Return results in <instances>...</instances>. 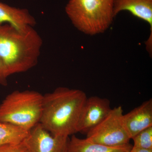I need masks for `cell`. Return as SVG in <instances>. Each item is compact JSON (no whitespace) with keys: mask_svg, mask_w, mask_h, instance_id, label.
<instances>
[{"mask_svg":"<svg viewBox=\"0 0 152 152\" xmlns=\"http://www.w3.org/2000/svg\"><path fill=\"white\" fill-rule=\"evenodd\" d=\"M87 98L83 91L66 87L43 95L39 123L54 135H74L77 133L79 117Z\"/></svg>","mask_w":152,"mask_h":152,"instance_id":"1","label":"cell"},{"mask_svg":"<svg viewBox=\"0 0 152 152\" xmlns=\"http://www.w3.org/2000/svg\"><path fill=\"white\" fill-rule=\"evenodd\" d=\"M42 44L34 27L20 31L9 25H0V59L8 77L34 67Z\"/></svg>","mask_w":152,"mask_h":152,"instance_id":"2","label":"cell"},{"mask_svg":"<svg viewBox=\"0 0 152 152\" xmlns=\"http://www.w3.org/2000/svg\"><path fill=\"white\" fill-rule=\"evenodd\" d=\"M43 101L36 91H14L0 104V122L29 131L39 123Z\"/></svg>","mask_w":152,"mask_h":152,"instance_id":"3","label":"cell"},{"mask_svg":"<svg viewBox=\"0 0 152 152\" xmlns=\"http://www.w3.org/2000/svg\"><path fill=\"white\" fill-rule=\"evenodd\" d=\"M115 0H69L66 13L73 24L87 34L103 33L114 17Z\"/></svg>","mask_w":152,"mask_h":152,"instance_id":"4","label":"cell"},{"mask_svg":"<svg viewBox=\"0 0 152 152\" xmlns=\"http://www.w3.org/2000/svg\"><path fill=\"white\" fill-rule=\"evenodd\" d=\"M123 115L121 106L112 109L102 122L87 133L86 139L111 147L129 143L131 139L125 127Z\"/></svg>","mask_w":152,"mask_h":152,"instance_id":"5","label":"cell"},{"mask_svg":"<svg viewBox=\"0 0 152 152\" xmlns=\"http://www.w3.org/2000/svg\"><path fill=\"white\" fill-rule=\"evenodd\" d=\"M69 137L52 134L39 123L29 131L24 142L28 152H68Z\"/></svg>","mask_w":152,"mask_h":152,"instance_id":"6","label":"cell"},{"mask_svg":"<svg viewBox=\"0 0 152 152\" xmlns=\"http://www.w3.org/2000/svg\"><path fill=\"white\" fill-rule=\"evenodd\" d=\"M111 110L108 99L98 96L87 98L79 117L77 132L86 134L102 122Z\"/></svg>","mask_w":152,"mask_h":152,"instance_id":"7","label":"cell"},{"mask_svg":"<svg viewBox=\"0 0 152 152\" xmlns=\"http://www.w3.org/2000/svg\"><path fill=\"white\" fill-rule=\"evenodd\" d=\"M124 124L131 140L141 131L152 126V99L123 115Z\"/></svg>","mask_w":152,"mask_h":152,"instance_id":"8","label":"cell"},{"mask_svg":"<svg viewBox=\"0 0 152 152\" xmlns=\"http://www.w3.org/2000/svg\"><path fill=\"white\" fill-rule=\"evenodd\" d=\"M122 11H128L132 15L149 24L151 34L146 42L147 50L152 51V0H115L114 17Z\"/></svg>","mask_w":152,"mask_h":152,"instance_id":"9","label":"cell"},{"mask_svg":"<svg viewBox=\"0 0 152 152\" xmlns=\"http://www.w3.org/2000/svg\"><path fill=\"white\" fill-rule=\"evenodd\" d=\"M37 22L26 9L11 7L0 2V25L7 24L20 31L34 27Z\"/></svg>","mask_w":152,"mask_h":152,"instance_id":"10","label":"cell"},{"mask_svg":"<svg viewBox=\"0 0 152 152\" xmlns=\"http://www.w3.org/2000/svg\"><path fill=\"white\" fill-rule=\"evenodd\" d=\"M132 147L130 143L120 146H108L72 135L69 140L68 152H130Z\"/></svg>","mask_w":152,"mask_h":152,"instance_id":"11","label":"cell"},{"mask_svg":"<svg viewBox=\"0 0 152 152\" xmlns=\"http://www.w3.org/2000/svg\"><path fill=\"white\" fill-rule=\"evenodd\" d=\"M29 131L0 122V146L23 141L27 137Z\"/></svg>","mask_w":152,"mask_h":152,"instance_id":"12","label":"cell"},{"mask_svg":"<svg viewBox=\"0 0 152 152\" xmlns=\"http://www.w3.org/2000/svg\"><path fill=\"white\" fill-rule=\"evenodd\" d=\"M132 139L134 141V148L152 149V126L140 132Z\"/></svg>","mask_w":152,"mask_h":152,"instance_id":"13","label":"cell"},{"mask_svg":"<svg viewBox=\"0 0 152 152\" xmlns=\"http://www.w3.org/2000/svg\"><path fill=\"white\" fill-rule=\"evenodd\" d=\"M0 152H28L23 141L16 144H9L0 146Z\"/></svg>","mask_w":152,"mask_h":152,"instance_id":"14","label":"cell"},{"mask_svg":"<svg viewBox=\"0 0 152 152\" xmlns=\"http://www.w3.org/2000/svg\"><path fill=\"white\" fill-rule=\"evenodd\" d=\"M8 76L7 75L5 68L2 62L0 59V84L3 86L7 85V78Z\"/></svg>","mask_w":152,"mask_h":152,"instance_id":"15","label":"cell"},{"mask_svg":"<svg viewBox=\"0 0 152 152\" xmlns=\"http://www.w3.org/2000/svg\"><path fill=\"white\" fill-rule=\"evenodd\" d=\"M130 152H152V149H144L137 148L132 147Z\"/></svg>","mask_w":152,"mask_h":152,"instance_id":"16","label":"cell"}]
</instances>
